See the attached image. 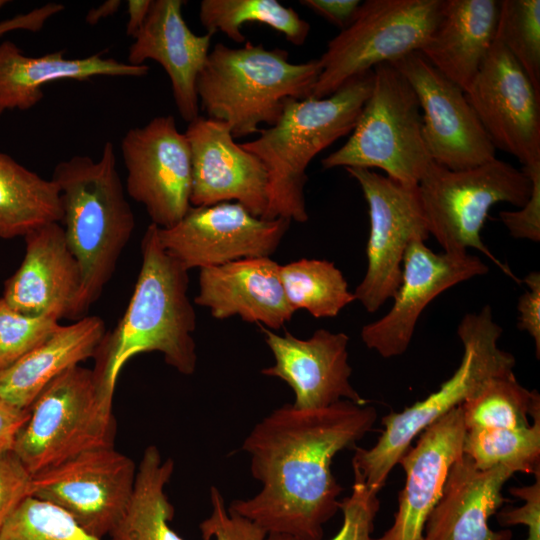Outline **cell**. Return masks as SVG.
Returning a JSON list of instances; mask_svg holds the SVG:
<instances>
[{"label": "cell", "mask_w": 540, "mask_h": 540, "mask_svg": "<svg viewBox=\"0 0 540 540\" xmlns=\"http://www.w3.org/2000/svg\"><path fill=\"white\" fill-rule=\"evenodd\" d=\"M376 419L373 406L349 400L317 409L292 404L275 409L242 444L261 490L233 501L229 509L267 534L321 540L323 525L340 509L342 487L332 474V460L341 450L356 447Z\"/></svg>", "instance_id": "cell-1"}, {"label": "cell", "mask_w": 540, "mask_h": 540, "mask_svg": "<svg viewBox=\"0 0 540 540\" xmlns=\"http://www.w3.org/2000/svg\"><path fill=\"white\" fill-rule=\"evenodd\" d=\"M141 256L128 306L93 357L94 374L111 394L120 371L137 354L159 352L183 375L196 369V314L187 294L188 270L162 247L158 227L152 223L143 235Z\"/></svg>", "instance_id": "cell-2"}, {"label": "cell", "mask_w": 540, "mask_h": 540, "mask_svg": "<svg viewBox=\"0 0 540 540\" xmlns=\"http://www.w3.org/2000/svg\"><path fill=\"white\" fill-rule=\"evenodd\" d=\"M62 204L63 230L81 271V289L72 319H79L101 296L135 229V217L117 169L114 146L101 156L75 155L52 175Z\"/></svg>", "instance_id": "cell-3"}, {"label": "cell", "mask_w": 540, "mask_h": 540, "mask_svg": "<svg viewBox=\"0 0 540 540\" xmlns=\"http://www.w3.org/2000/svg\"><path fill=\"white\" fill-rule=\"evenodd\" d=\"M373 70L348 80L328 97L286 102L278 121L241 143L256 155L268 175V203L261 218L308 220L304 188L313 158L351 133L373 86Z\"/></svg>", "instance_id": "cell-4"}, {"label": "cell", "mask_w": 540, "mask_h": 540, "mask_svg": "<svg viewBox=\"0 0 540 540\" xmlns=\"http://www.w3.org/2000/svg\"><path fill=\"white\" fill-rule=\"evenodd\" d=\"M320 72L318 59L293 63L282 48L217 43L196 81L199 107L227 123L234 139L246 137L274 125L288 100L311 97Z\"/></svg>", "instance_id": "cell-5"}, {"label": "cell", "mask_w": 540, "mask_h": 540, "mask_svg": "<svg viewBox=\"0 0 540 540\" xmlns=\"http://www.w3.org/2000/svg\"><path fill=\"white\" fill-rule=\"evenodd\" d=\"M501 334L502 328L493 320L489 305L461 319L457 335L463 355L452 376L424 400L384 416V429L372 448H355L353 471L370 491L378 494L418 434L473 396L489 379L514 373V356L498 345Z\"/></svg>", "instance_id": "cell-6"}, {"label": "cell", "mask_w": 540, "mask_h": 540, "mask_svg": "<svg viewBox=\"0 0 540 540\" xmlns=\"http://www.w3.org/2000/svg\"><path fill=\"white\" fill-rule=\"evenodd\" d=\"M113 396L101 388L93 369H68L28 408L13 451L33 476L87 450L113 446Z\"/></svg>", "instance_id": "cell-7"}, {"label": "cell", "mask_w": 540, "mask_h": 540, "mask_svg": "<svg viewBox=\"0 0 540 540\" xmlns=\"http://www.w3.org/2000/svg\"><path fill=\"white\" fill-rule=\"evenodd\" d=\"M373 74L371 93L350 137L321 164L324 169L378 168L393 180L417 186L432 161L418 98L391 63L375 66Z\"/></svg>", "instance_id": "cell-8"}, {"label": "cell", "mask_w": 540, "mask_h": 540, "mask_svg": "<svg viewBox=\"0 0 540 540\" xmlns=\"http://www.w3.org/2000/svg\"><path fill=\"white\" fill-rule=\"evenodd\" d=\"M417 187L429 234L444 252L478 250L512 275L483 243L481 230L497 203H527L532 184L522 169L497 158L463 170L431 161Z\"/></svg>", "instance_id": "cell-9"}, {"label": "cell", "mask_w": 540, "mask_h": 540, "mask_svg": "<svg viewBox=\"0 0 540 540\" xmlns=\"http://www.w3.org/2000/svg\"><path fill=\"white\" fill-rule=\"evenodd\" d=\"M443 0H367L318 59L311 97L330 96L351 78L381 63L419 52L435 30Z\"/></svg>", "instance_id": "cell-10"}, {"label": "cell", "mask_w": 540, "mask_h": 540, "mask_svg": "<svg viewBox=\"0 0 540 540\" xmlns=\"http://www.w3.org/2000/svg\"><path fill=\"white\" fill-rule=\"evenodd\" d=\"M345 169L361 187L370 219L367 268L353 293L373 313L394 297L409 244L426 241L430 234L417 186L404 185L371 169Z\"/></svg>", "instance_id": "cell-11"}, {"label": "cell", "mask_w": 540, "mask_h": 540, "mask_svg": "<svg viewBox=\"0 0 540 540\" xmlns=\"http://www.w3.org/2000/svg\"><path fill=\"white\" fill-rule=\"evenodd\" d=\"M136 465L114 446L82 452L32 477L31 496L69 514L84 530L104 538L131 496Z\"/></svg>", "instance_id": "cell-12"}, {"label": "cell", "mask_w": 540, "mask_h": 540, "mask_svg": "<svg viewBox=\"0 0 540 540\" xmlns=\"http://www.w3.org/2000/svg\"><path fill=\"white\" fill-rule=\"evenodd\" d=\"M126 191L158 228H170L191 207L192 165L185 133L172 115L128 130L121 140Z\"/></svg>", "instance_id": "cell-13"}, {"label": "cell", "mask_w": 540, "mask_h": 540, "mask_svg": "<svg viewBox=\"0 0 540 540\" xmlns=\"http://www.w3.org/2000/svg\"><path fill=\"white\" fill-rule=\"evenodd\" d=\"M291 221L252 215L236 202L191 206L170 228H158L162 247L188 271L233 261L270 257Z\"/></svg>", "instance_id": "cell-14"}, {"label": "cell", "mask_w": 540, "mask_h": 540, "mask_svg": "<svg viewBox=\"0 0 540 540\" xmlns=\"http://www.w3.org/2000/svg\"><path fill=\"white\" fill-rule=\"evenodd\" d=\"M391 64L416 93L423 112V138L433 162L450 170H463L496 158V149L461 87L419 52Z\"/></svg>", "instance_id": "cell-15"}, {"label": "cell", "mask_w": 540, "mask_h": 540, "mask_svg": "<svg viewBox=\"0 0 540 540\" xmlns=\"http://www.w3.org/2000/svg\"><path fill=\"white\" fill-rule=\"evenodd\" d=\"M465 94L496 150L523 167L540 163V93L501 43L493 42Z\"/></svg>", "instance_id": "cell-16"}, {"label": "cell", "mask_w": 540, "mask_h": 540, "mask_svg": "<svg viewBox=\"0 0 540 540\" xmlns=\"http://www.w3.org/2000/svg\"><path fill=\"white\" fill-rule=\"evenodd\" d=\"M487 272V265L476 255L436 253L425 241H412L404 254L393 305L384 316L362 327L363 343L384 358L402 355L428 304L447 289Z\"/></svg>", "instance_id": "cell-17"}, {"label": "cell", "mask_w": 540, "mask_h": 540, "mask_svg": "<svg viewBox=\"0 0 540 540\" xmlns=\"http://www.w3.org/2000/svg\"><path fill=\"white\" fill-rule=\"evenodd\" d=\"M184 133L191 152V206L234 201L262 217L268 203L266 168L235 141L228 124L199 115Z\"/></svg>", "instance_id": "cell-18"}, {"label": "cell", "mask_w": 540, "mask_h": 540, "mask_svg": "<svg viewBox=\"0 0 540 540\" xmlns=\"http://www.w3.org/2000/svg\"><path fill=\"white\" fill-rule=\"evenodd\" d=\"M275 363L261 373L286 382L292 389L293 407L300 410L330 406L341 400L367 404L350 383L348 336L318 329L308 339L285 331L279 335L258 325Z\"/></svg>", "instance_id": "cell-19"}, {"label": "cell", "mask_w": 540, "mask_h": 540, "mask_svg": "<svg viewBox=\"0 0 540 540\" xmlns=\"http://www.w3.org/2000/svg\"><path fill=\"white\" fill-rule=\"evenodd\" d=\"M466 428L458 406L435 421L409 447L398 463L404 488L392 526L373 540H424L426 522L438 503L452 464L462 455Z\"/></svg>", "instance_id": "cell-20"}, {"label": "cell", "mask_w": 540, "mask_h": 540, "mask_svg": "<svg viewBox=\"0 0 540 540\" xmlns=\"http://www.w3.org/2000/svg\"><path fill=\"white\" fill-rule=\"evenodd\" d=\"M24 258L10 276L2 298L29 314L72 319L81 289V271L59 222L45 224L24 237Z\"/></svg>", "instance_id": "cell-21"}, {"label": "cell", "mask_w": 540, "mask_h": 540, "mask_svg": "<svg viewBox=\"0 0 540 540\" xmlns=\"http://www.w3.org/2000/svg\"><path fill=\"white\" fill-rule=\"evenodd\" d=\"M182 0H152L146 21L129 48L127 62L160 64L168 75L180 116H199L196 81L210 52L212 34H195L186 24Z\"/></svg>", "instance_id": "cell-22"}, {"label": "cell", "mask_w": 540, "mask_h": 540, "mask_svg": "<svg viewBox=\"0 0 540 540\" xmlns=\"http://www.w3.org/2000/svg\"><path fill=\"white\" fill-rule=\"evenodd\" d=\"M279 267L270 257H257L202 268L194 302L208 308L215 319L239 316L243 321L278 330L295 313Z\"/></svg>", "instance_id": "cell-23"}, {"label": "cell", "mask_w": 540, "mask_h": 540, "mask_svg": "<svg viewBox=\"0 0 540 540\" xmlns=\"http://www.w3.org/2000/svg\"><path fill=\"white\" fill-rule=\"evenodd\" d=\"M514 474L504 466L480 470L462 453L450 467L424 540H511L510 530H492L489 519L505 501L502 488Z\"/></svg>", "instance_id": "cell-24"}, {"label": "cell", "mask_w": 540, "mask_h": 540, "mask_svg": "<svg viewBox=\"0 0 540 540\" xmlns=\"http://www.w3.org/2000/svg\"><path fill=\"white\" fill-rule=\"evenodd\" d=\"M149 66L132 65L98 52L84 58H67L63 50L27 56L12 41H0V116L6 111H26L44 97L43 87L59 80L85 81L93 77H144Z\"/></svg>", "instance_id": "cell-25"}, {"label": "cell", "mask_w": 540, "mask_h": 540, "mask_svg": "<svg viewBox=\"0 0 540 540\" xmlns=\"http://www.w3.org/2000/svg\"><path fill=\"white\" fill-rule=\"evenodd\" d=\"M498 13L495 0H443L437 26L419 53L465 92L494 42Z\"/></svg>", "instance_id": "cell-26"}, {"label": "cell", "mask_w": 540, "mask_h": 540, "mask_svg": "<svg viewBox=\"0 0 540 540\" xmlns=\"http://www.w3.org/2000/svg\"><path fill=\"white\" fill-rule=\"evenodd\" d=\"M105 333L99 316H84L70 325H60L30 352L0 370V397L28 409L55 378L94 357Z\"/></svg>", "instance_id": "cell-27"}, {"label": "cell", "mask_w": 540, "mask_h": 540, "mask_svg": "<svg viewBox=\"0 0 540 540\" xmlns=\"http://www.w3.org/2000/svg\"><path fill=\"white\" fill-rule=\"evenodd\" d=\"M174 471L154 445L145 448L129 501L112 529L110 540H183L169 525L174 516L165 486Z\"/></svg>", "instance_id": "cell-28"}, {"label": "cell", "mask_w": 540, "mask_h": 540, "mask_svg": "<svg viewBox=\"0 0 540 540\" xmlns=\"http://www.w3.org/2000/svg\"><path fill=\"white\" fill-rule=\"evenodd\" d=\"M63 217L60 191L45 179L0 152V238L24 237Z\"/></svg>", "instance_id": "cell-29"}, {"label": "cell", "mask_w": 540, "mask_h": 540, "mask_svg": "<svg viewBox=\"0 0 540 540\" xmlns=\"http://www.w3.org/2000/svg\"><path fill=\"white\" fill-rule=\"evenodd\" d=\"M199 20L207 33L220 31L239 44L247 41L241 31L245 23L265 24L296 46L303 45L310 32L306 20L276 0H203Z\"/></svg>", "instance_id": "cell-30"}, {"label": "cell", "mask_w": 540, "mask_h": 540, "mask_svg": "<svg viewBox=\"0 0 540 540\" xmlns=\"http://www.w3.org/2000/svg\"><path fill=\"white\" fill-rule=\"evenodd\" d=\"M279 274L294 311L304 309L315 318H332L356 300L342 272L328 260L302 258L280 265Z\"/></svg>", "instance_id": "cell-31"}, {"label": "cell", "mask_w": 540, "mask_h": 540, "mask_svg": "<svg viewBox=\"0 0 540 540\" xmlns=\"http://www.w3.org/2000/svg\"><path fill=\"white\" fill-rule=\"evenodd\" d=\"M460 407L466 430L520 429L528 427L529 416L540 411V398L512 373L489 379Z\"/></svg>", "instance_id": "cell-32"}, {"label": "cell", "mask_w": 540, "mask_h": 540, "mask_svg": "<svg viewBox=\"0 0 540 540\" xmlns=\"http://www.w3.org/2000/svg\"><path fill=\"white\" fill-rule=\"evenodd\" d=\"M532 419L520 429H468L462 451L480 470L504 466L535 475L540 471V411Z\"/></svg>", "instance_id": "cell-33"}, {"label": "cell", "mask_w": 540, "mask_h": 540, "mask_svg": "<svg viewBox=\"0 0 540 540\" xmlns=\"http://www.w3.org/2000/svg\"><path fill=\"white\" fill-rule=\"evenodd\" d=\"M494 41L508 50L540 93V1H499Z\"/></svg>", "instance_id": "cell-34"}, {"label": "cell", "mask_w": 540, "mask_h": 540, "mask_svg": "<svg viewBox=\"0 0 540 540\" xmlns=\"http://www.w3.org/2000/svg\"><path fill=\"white\" fill-rule=\"evenodd\" d=\"M0 540H105L84 530L57 506L25 499L0 530ZM110 540V539H109Z\"/></svg>", "instance_id": "cell-35"}, {"label": "cell", "mask_w": 540, "mask_h": 540, "mask_svg": "<svg viewBox=\"0 0 540 540\" xmlns=\"http://www.w3.org/2000/svg\"><path fill=\"white\" fill-rule=\"evenodd\" d=\"M60 325L53 317L19 312L0 297V370L34 349Z\"/></svg>", "instance_id": "cell-36"}, {"label": "cell", "mask_w": 540, "mask_h": 540, "mask_svg": "<svg viewBox=\"0 0 540 540\" xmlns=\"http://www.w3.org/2000/svg\"><path fill=\"white\" fill-rule=\"evenodd\" d=\"M340 509L343 512V523L331 540H373L371 534L379 510V500L357 472H354L352 492L340 502ZM265 540L300 539L287 534L269 533Z\"/></svg>", "instance_id": "cell-37"}, {"label": "cell", "mask_w": 540, "mask_h": 540, "mask_svg": "<svg viewBox=\"0 0 540 540\" xmlns=\"http://www.w3.org/2000/svg\"><path fill=\"white\" fill-rule=\"evenodd\" d=\"M212 511L199 526L203 540H265L267 532L250 519L226 508L223 495L212 486Z\"/></svg>", "instance_id": "cell-38"}, {"label": "cell", "mask_w": 540, "mask_h": 540, "mask_svg": "<svg viewBox=\"0 0 540 540\" xmlns=\"http://www.w3.org/2000/svg\"><path fill=\"white\" fill-rule=\"evenodd\" d=\"M32 477L13 450L0 452V530L31 496Z\"/></svg>", "instance_id": "cell-39"}, {"label": "cell", "mask_w": 540, "mask_h": 540, "mask_svg": "<svg viewBox=\"0 0 540 540\" xmlns=\"http://www.w3.org/2000/svg\"><path fill=\"white\" fill-rule=\"evenodd\" d=\"M532 184L527 203L518 211H501L500 219L510 235L533 242L540 240V163L522 167Z\"/></svg>", "instance_id": "cell-40"}, {"label": "cell", "mask_w": 540, "mask_h": 540, "mask_svg": "<svg viewBox=\"0 0 540 540\" xmlns=\"http://www.w3.org/2000/svg\"><path fill=\"white\" fill-rule=\"evenodd\" d=\"M535 476L537 478L532 485L510 489L513 496L520 497L525 503L498 513L502 526L525 525L528 528L526 540H540V471Z\"/></svg>", "instance_id": "cell-41"}, {"label": "cell", "mask_w": 540, "mask_h": 540, "mask_svg": "<svg viewBox=\"0 0 540 540\" xmlns=\"http://www.w3.org/2000/svg\"><path fill=\"white\" fill-rule=\"evenodd\" d=\"M526 291L519 297L517 327L534 340L536 356H540V274L532 271L523 279Z\"/></svg>", "instance_id": "cell-42"}, {"label": "cell", "mask_w": 540, "mask_h": 540, "mask_svg": "<svg viewBox=\"0 0 540 540\" xmlns=\"http://www.w3.org/2000/svg\"><path fill=\"white\" fill-rule=\"evenodd\" d=\"M61 3L49 2L29 12L18 14L0 22V37L16 30L40 31L46 22L64 10Z\"/></svg>", "instance_id": "cell-43"}, {"label": "cell", "mask_w": 540, "mask_h": 540, "mask_svg": "<svg viewBox=\"0 0 540 540\" xmlns=\"http://www.w3.org/2000/svg\"><path fill=\"white\" fill-rule=\"evenodd\" d=\"M300 4L342 30L351 23L361 2L359 0H301Z\"/></svg>", "instance_id": "cell-44"}, {"label": "cell", "mask_w": 540, "mask_h": 540, "mask_svg": "<svg viewBox=\"0 0 540 540\" xmlns=\"http://www.w3.org/2000/svg\"><path fill=\"white\" fill-rule=\"evenodd\" d=\"M29 415L0 397V452L13 450L16 437Z\"/></svg>", "instance_id": "cell-45"}, {"label": "cell", "mask_w": 540, "mask_h": 540, "mask_svg": "<svg viewBox=\"0 0 540 540\" xmlns=\"http://www.w3.org/2000/svg\"><path fill=\"white\" fill-rule=\"evenodd\" d=\"M152 0H129L127 1L128 21L126 34L133 39L140 32L149 14Z\"/></svg>", "instance_id": "cell-46"}, {"label": "cell", "mask_w": 540, "mask_h": 540, "mask_svg": "<svg viewBox=\"0 0 540 540\" xmlns=\"http://www.w3.org/2000/svg\"><path fill=\"white\" fill-rule=\"evenodd\" d=\"M120 0H108L101 5L89 10L85 17V21L90 25H95L102 19L112 16L117 13L121 6Z\"/></svg>", "instance_id": "cell-47"}, {"label": "cell", "mask_w": 540, "mask_h": 540, "mask_svg": "<svg viewBox=\"0 0 540 540\" xmlns=\"http://www.w3.org/2000/svg\"><path fill=\"white\" fill-rule=\"evenodd\" d=\"M9 1L6 0H0V10L7 4Z\"/></svg>", "instance_id": "cell-48"}]
</instances>
